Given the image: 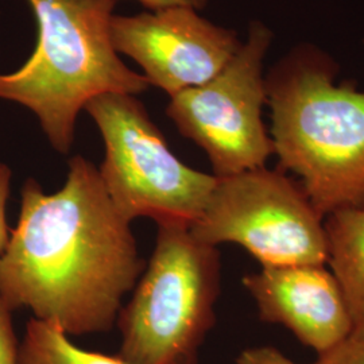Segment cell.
<instances>
[{"mask_svg":"<svg viewBox=\"0 0 364 364\" xmlns=\"http://www.w3.org/2000/svg\"><path fill=\"white\" fill-rule=\"evenodd\" d=\"M21 196L19 220L0 257V297L66 335L109 331L146 264L99 169L75 156L58 192L46 195L28 178Z\"/></svg>","mask_w":364,"mask_h":364,"instance_id":"6da1fadb","label":"cell"},{"mask_svg":"<svg viewBox=\"0 0 364 364\" xmlns=\"http://www.w3.org/2000/svg\"><path fill=\"white\" fill-rule=\"evenodd\" d=\"M338 72L329 53L299 42L264 75L274 156L324 218L364 205V92Z\"/></svg>","mask_w":364,"mask_h":364,"instance_id":"7a4b0ae2","label":"cell"},{"mask_svg":"<svg viewBox=\"0 0 364 364\" xmlns=\"http://www.w3.org/2000/svg\"><path fill=\"white\" fill-rule=\"evenodd\" d=\"M37 43L13 73H0V99L28 108L53 149L68 154L81 109L105 93L139 95L150 87L119 58L109 25L115 0H27Z\"/></svg>","mask_w":364,"mask_h":364,"instance_id":"3957f363","label":"cell"},{"mask_svg":"<svg viewBox=\"0 0 364 364\" xmlns=\"http://www.w3.org/2000/svg\"><path fill=\"white\" fill-rule=\"evenodd\" d=\"M220 252L189 228L158 227L156 247L117 317L119 356L130 364H197L215 326Z\"/></svg>","mask_w":364,"mask_h":364,"instance_id":"277c9868","label":"cell"},{"mask_svg":"<svg viewBox=\"0 0 364 364\" xmlns=\"http://www.w3.org/2000/svg\"><path fill=\"white\" fill-rule=\"evenodd\" d=\"M84 109L105 141L99 174L117 212L129 223L146 218L158 227L191 228L207 207L218 178L174 156L134 95H100Z\"/></svg>","mask_w":364,"mask_h":364,"instance_id":"5b68a950","label":"cell"},{"mask_svg":"<svg viewBox=\"0 0 364 364\" xmlns=\"http://www.w3.org/2000/svg\"><path fill=\"white\" fill-rule=\"evenodd\" d=\"M218 181L189 231L218 247L234 243L262 267L326 264V218L282 170H248Z\"/></svg>","mask_w":364,"mask_h":364,"instance_id":"8992f818","label":"cell"},{"mask_svg":"<svg viewBox=\"0 0 364 364\" xmlns=\"http://www.w3.org/2000/svg\"><path fill=\"white\" fill-rule=\"evenodd\" d=\"M273 37L270 27L252 21L247 39L215 77L170 96L166 115L205 151L215 177L264 168L274 156L262 120L267 105L263 63Z\"/></svg>","mask_w":364,"mask_h":364,"instance_id":"52a82bcc","label":"cell"},{"mask_svg":"<svg viewBox=\"0 0 364 364\" xmlns=\"http://www.w3.org/2000/svg\"><path fill=\"white\" fill-rule=\"evenodd\" d=\"M111 41L135 60L150 85L170 96L205 84L227 65L242 41L189 7H168L134 16L112 15Z\"/></svg>","mask_w":364,"mask_h":364,"instance_id":"ba28073f","label":"cell"},{"mask_svg":"<svg viewBox=\"0 0 364 364\" xmlns=\"http://www.w3.org/2000/svg\"><path fill=\"white\" fill-rule=\"evenodd\" d=\"M243 287L255 301L262 321L285 326L317 355L351 336L347 301L326 264L262 267L245 275Z\"/></svg>","mask_w":364,"mask_h":364,"instance_id":"9c48e42d","label":"cell"},{"mask_svg":"<svg viewBox=\"0 0 364 364\" xmlns=\"http://www.w3.org/2000/svg\"><path fill=\"white\" fill-rule=\"evenodd\" d=\"M326 231V263L347 301L351 336L364 340V205L328 215Z\"/></svg>","mask_w":364,"mask_h":364,"instance_id":"30bf717a","label":"cell"},{"mask_svg":"<svg viewBox=\"0 0 364 364\" xmlns=\"http://www.w3.org/2000/svg\"><path fill=\"white\" fill-rule=\"evenodd\" d=\"M18 364H130L119 355L85 351L50 321L31 318L19 343Z\"/></svg>","mask_w":364,"mask_h":364,"instance_id":"8fae6325","label":"cell"},{"mask_svg":"<svg viewBox=\"0 0 364 364\" xmlns=\"http://www.w3.org/2000/svg\"><path fill=\"white\" fill-rule=\"evenodd\" d=\"M314 364H364L363 338H346L332 350L318 355Z\"/></svg>","mask_w":364,"mask_h":364,"instance_id":"7c38bea8","label":"cell"},{"mask_svg":"<svg viewBox=\"0 0 364 364\" xmlns=\"http://www.w3.org/2000/svg\"><path fill=\"white\" fill-rule=\"evenodd\" d=\"M11 313L0 297V364H18L19 343L14 333Z\"/></svg>","mask_w":364,"mask_h":364,"instance_id":"4fadbf2b","label":"cell"},{"mask_svg":"<svg viewBox=\"0 0 364 364\" xmlns=\"http://www.w3.org/2000/svg\"><path fill=\"white\" fill-rule=\"evenodd\" d=\"M11 169L0 162V257L10 239V228L7 224V201L11 188Z\"/></svg>","mask_w":364,"mask_h":364,"instance_id":"5bb4252c","label":"cell"},{"mask_svg":"<svg viewBox=\"0 0 364 364\" xmlns=\"http://www.w3.org/2000/svg\"><path fill=\"white\" fill-rule=\"evenodd\" d=\"M236 364H297L270 346L251 347L239 353Z\"/></svg>","mask_w":364,"mask_h":364,"instance_id":"9a60e30c","label":"cell"},{"mask_svg":"<svg viewBox=\"0 0 364 364\" xmlns=\"http://www.w3.org/2000/svg\"><path fill=\"white\" fill-rule=\"evenodd\" d=\"M144 7L156 11L168 7H189L193 10H201L208 4L209 0H138Z\"/></svg>","mask_w":364,"mask_h":364,"instance_id":"2e32d148","label":"cell"},{"mask_svg":"<svg viewBox=\"0 0 364 364\" xmlns=\"http://www.w3.org/2000/svg\"><path fill=\"white\" fill-rule=\"evenodd\" d=\"M363 49H364V41H363Z\"/></svg>","mask_w":364,"mask_h":364,"instance_id":"e0dca14e","label":"cell"}]
</instances>
